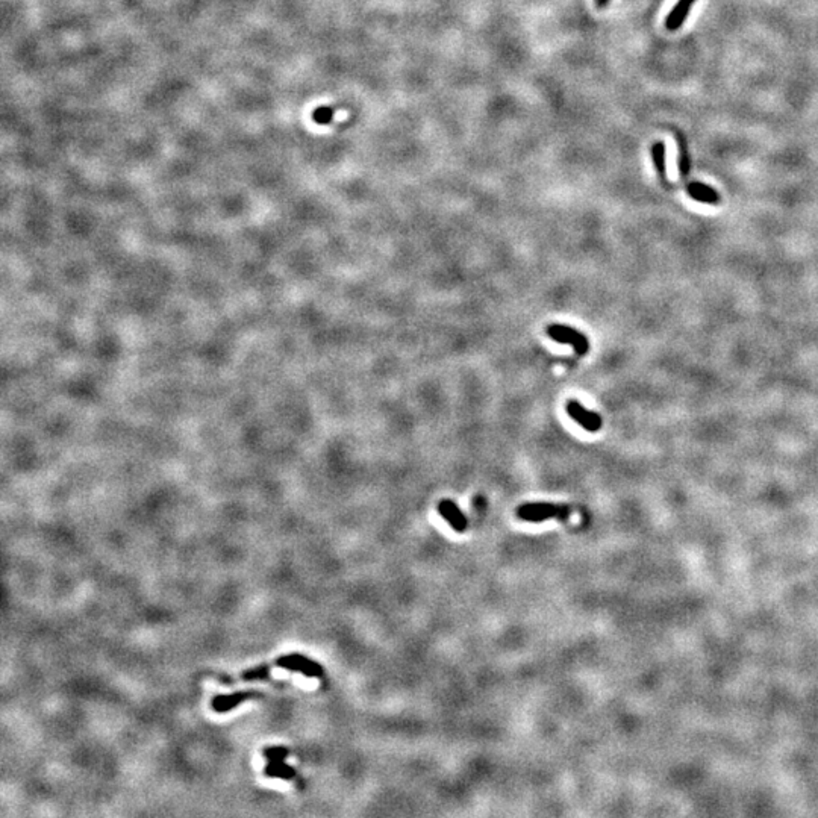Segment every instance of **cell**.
Instances as JSON below:
<instances>
[{
  "instance_id": "5b68a950",
  "label": "cell",
  "mask_w": 818,
  "mask_h": 818,
  "mask_svg": "<svg viewBox=\"0 0 818 818\" xmlns=\"http://www.w3.org/2000/svg\"><path fill=\"white\" fill-rule=\"evenodd\" d=\"M286 753L288 752L282 747H273V749L265 750V755L271 759L270 766L265 769V773H267L269 776H278V778H284V779H290L294 776V770L284 762Z\"/></svg>"
},
{
  "instance_id": "6da1fadb",
  "label": "cell",
  "mask_w": 818,
  "mask_h": 818,
  "mask_svg": "<svg viewBox=\"0 0 818 818\" xmlns=\"http://www.w3.org/2000/svg\"><path fill=\"white\" fill-rule=\"evenodd\" d=\"M517 515L530 523H539L550 518H567L570 508L554 503H526L517 509Z\"/></svg>"
},
{
  "instance_id": "7c38bea8",
  "label": "cell",
  "mask_w": 818,
  "mask_h": 818,
  "mask_svg": "<svg viewBox=\"0 0 818 818\" xmlns=\"http://www.w3.org/2000/svg\"><path fill=\"white\" fill-rule=\"evenodd\" d=\"M334 111L331 108H320L314 112V120L320 124H326L332 120Z\"/></svg>"
},
{
  "instance_id": "52a82bcc",
  "label": "cell",
  "mask_w": 818,
  "mask_h": 818,
  "mask_svg": "<svg viewBox=\"0 0 818 818\" xmlns=\"http://www.w3.org/2000/svg\"><path fill=\"white\" fill-rule=\"evenodd\" d=\"M694 4H696V0H679V2L674 5V8L672 9V13L668 14L665 18V28L668 30H677L679 28H681L685 23L689 11H691Z\"/></svg>"
},
{
  "instance_id": "30bf717a",
  "label": "cell",
  "mask_w": 818,
  "mask_h": 818,
  "mask_svg": "<svg viewBox=\"0 0 818 818\" xmlns=\"http://www.w3.org/2000/svg\"><path fill=\"white\" fill-rule=\"evenodd\" d=\"M652 159H653V164L658 175L662 180H665V173H667V164H665V146L664 143H655L652 146Z\"/></svg>"
},
{
  "instance_id": "9c48e42d",
  "label": "cell",
  "mask_w": 818,
  "mask_h": 818,
  "mask_svg": "<svg viewBox=\"0 0 818 818\" xmlns=\"http://www.w3.org/2000/svg\"><path fill=\"white\" fill-rule=\"evenodd\" d=\"M676 141H677V148H679V158H677L679 172H681V175L685 177V176H688L689 172H691V158H689V153H688V146H686L685 136L681 132H676Z\"/></svg>"
},
{
  "instance_id": "ba28073f",
  "label": "cell",
  "mask_w": 818,
  "mask_h": 818,
  "mask_svg": "<svg viewBox=\"0 0 818 818\" xmlns=\"http://www.w3.org/2000/svg\"><path fill=\"white\" fill-rule=\"evenodd\" d=\"M686 193L688 196L694 199L696 201H700V204H708V205H718L720 204V194L717 191L705 185L702 182H693L686 187Z\"/></svg>"
},
{
  "instance_id": "3957f363",
  "label": "cell",
  "mask_w": 818,
  "mask_h": 818,
  "mask_svg": "<svg viewBox=\"0 0 818 818\" xmlns=\"http://www.w3.org/2000/svg\"><path fill=\"white\" fill-rule=\"evenodd\" d=\"M566 411L568 416L588 432H599L602 429V417L597 412L588 411L582 407L578 400H568L566 403Z\"/></svg>"
},
{
  "instance_id": "8992f818",
  "label": "cell",
  "mask_w": 818,
  "mask_h": 818,
  "mask_svg": "<svg viewBox=\"0 0 818 818\" xmlns=\"http://www.w3.org/2000/svg\"><path fill=\"white\" fill-rule=\"evenodd\" d=\"M438 511L445 522L450 523V526L456 530V532H464L467 529V518L455 502L441 501L438 505Z\"/></svg>"
},
{
  "instance_id": "277c9868",
  "label": "cell",
  "mask_w": 818,
  "mask_h": 818,
  "mask_svg": "<svg viewBox=\"0 0 818 818\" xmlns=\"http://www.w3.org/2000/svg\"><path fill=\"white\" fill-rule=\"evenodd\" d=\"M276 664L282 668H288V670L300 672V673L310 676V677H320L323 673L320 665L312 662L311 660H308V658H305V656H300V655H291V656L281 658V660H278V662Z\"/></svg>"
},
{
  "instance_id": "8fae6325",
  "label": "cell",
  "mask_w": 818,
  "mask_h": 818,
  "mask_svg": "<svg viewBox=\"0 0 818 818\" xmlns=\"http://www.w3.org/2000/svg\"><path fill=\"white\" fill-rule=\"evenodd\" d=\"M249 696H250V694H241V693H240V694H233V696H220V697H217V699L214 700V709H216V711H220V713H223V711L232 709L233 706L238 705L240 702H243V700H246Z\"/></svg>"
},
{
  "instance_id": "7a4b0ae2",
  "label": "cell",
  "mask_w": 818,
  "mask_h": 818,
  "mask_svg": "<svg viewBox=\"0 0 818 818\" xmlns=\"http://www.w3.org/2000/svg\"><path fill=\"white\" fill-rule=\"evenodd\" d=\"M547 335L556 343L570 344L573 349H575V352L579 356L587 355L588 350H590L588 338L582 332H579L578 329H575V327L562 326V325H550L547 327Z\"/></svg>"
},
{
  "instance_id": "4fadbf2b",
  "label": "cell",
  "mask_w": 818,
  "mask_h": 818,
  "mask_svg": "<svg viewBox=\"0 0 818 818\" xmlns=\"http://www.w3.org/2000/svg\"><path fill=\"white\" fill-rule=\"evenodd\" d=\"M608 4H609V0H596L597 8H604V6H608Z\"/></svg>"
}]
</instances>
